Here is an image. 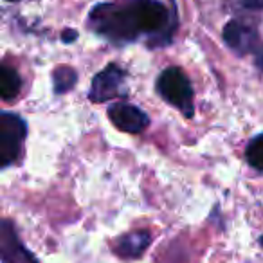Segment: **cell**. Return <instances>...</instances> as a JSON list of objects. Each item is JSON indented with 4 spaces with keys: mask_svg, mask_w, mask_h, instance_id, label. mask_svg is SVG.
I'll use <instances>...</instances> for the list:
<instances>
[{
    "mask_svg": "<svg viewBox=\"0 0 263 263\" xmlns=\"http://www.w3.org/2000/svg\"><path fill=\"white\" fill-rule=\"evenodd\" d=\"M87 26L114 45L146 38L150 47H166L175 34L177 13L159 0H126L124 4L101 2L90 9Z\"/></svg>",
    "mask_w": 263,
    "mask_h": 263,
    "instance_id": "cell-1",
    "label": "cell"
},
{
    "mask_svg": "<svg viewBox=\"0 0 263 263\" xmlns=\"http://www.w3.org/2000/svg\"><path fill=\"white\" fill-rule=\"evenodd\" d=\"M157 94L164 99L168 105L177 108L184 117L191 119L195 114V92L191 87L190 78L186 76L180 67L172 65L166 67L157 78L155 83Z\"/></svg>",
    "mask_w": 263,
    "mask_h": 263,
    "instance_id": "cell-2",
    "label": "cell"
},
{
    "mask_svg": "<svg viewBox=\"0 0 263 263\" xmlns=\"http://www.w3.org/2000/svg\"><path fill=\"white\" fill-rule=\"evenodd\" d=\"M222 38L226 45L236 56H249L254 58V67L263 72V40L258 29L252 24L241 18H233L223 26Z\"/></svg>",
    "mask_w": 263,
    "mask_h": 263,
    "instance_id": "cell-3",
    "label": "cell"
},
{
    "mask_svg": "<svg viewBox=\"0 0 263 263\" xmlns=\"http://www.w3.org/2000/svg\"><path fill=\"white\" fill-rule=\"evenodd\" d=\"M27 137V123L13 112H0V168L16 164L22 157Z\"/></svg>",
    "mask_w": 263,
    "mask_h": 263,
    "instance_id": "cell-4",
    "label": "cell"
},
{
    "mask_svg": "<svg viewBox=\"0 0 263 263\" xmlns=\"http://www.w3.org/2000/svg\"><path fill=\"white\" fill-rule=\"evenodd\" d=\"M126 70L117 63H108L92 78L88 99L92 103H106L126 96Z\"/></svg>",
    "mask_w": 263,
    "mask_h": 263,
    "instance_id": "cell-5",
    "label": "cell"
},
{
    "mask_svg": "<svg viewBox=\"0 0 263 263\" xmlns=\"http://www.w3.org/2000/svg\"><path fill=\"white\" fill-rule=\"evenodd\" d=\"M108 119L117 130L126 132V134H141L146 130L150 124V117L139 106L130 105V103H114L108 108Z\"/></svg>",
    "mask_w": 263,
    "mask_h": 263,
    "instance_id": "cell-6",
    "label": "cell"
},
{
    "mask_svg": "<svg viewBox=\"0 0 263 263\" xmlns=\"http://www.w3.org/2000/svg\"><path fill=\"white\" fill-rule=\"evenodd\" d=\"M0 247H2V263H38L33 252L18 238L15 223L8 218L2 222L0 229Z\"/></svg>",
    "mask_w": 263,
    "mask_h": 263,
    "instance_id": "cell-7",
    "label": "cell"
},
{
    "mask_svg": "<svg viewBox=\"0 0 263 263\" xmlns=\"http://www.w3.org/2000/svg\"><path fill=\"white\" fill-rule=\"evenodd\" d=\"M152 243L150 231H132L123 236H119L114 241V252H117L123 258H137L141 256Z\"/></svg>",
    "mask_w": 263,
    "mask_h": 263,
    "instance_id": "cell-8",
    "label": "cell"
},
{
    "mask_svg": "<svg viewBox=\"0 0 263 263\" xmlns=\"http://www.w3.org/2000/svg\"><path fill=\"white\" fill-rule=\"evenodd\" d=\"M22 90V78L15 67L2 63L0 67V96L4 101H13L20 96Z\"/></svg>",
    "mask_w": 263,
    "mask_h": 263,
    "instance_id": "cell-9",
    "label": "cell"
},
{
    "mask_svg": "<svg viewBox=\"0 0 263 263\" xmlns=\"http://www.w3.org/2000/svg\"><path fill=\"white\" fill-rule=\"evenodd\" d=\"M78 81V72L67 65H60L52 70V85L54 94H67L70 88H74Z\"/></svg>",
    "mask_w": 263,
    "mask_h": 263,
    "instance_id": "cell-10",
    "label": "cell"
},
{
    "mask_svg": "<svg viewBox=\"0 0 263 263\" xmlns=\"http://www.w3.org/2000/svg\"><path fill=\"white\" fill-rule=\"evenodd\" d=\"M245 162L252 170L263 173V132L249 141L247 148H245Z\"/></svg>",
    "mask_w": 263,
    "mask_h": 263,
    "instance_id": "cell-11",
    "label": "cell"
},
{
    "mask_svg": "<svg viewBox=\"0 0 263 263\" xmlns=\"http://www.w3.org/2000/svg\"><path fill=\"white\" fill-rule=\"evenodd\" d=\"M238 4L249 11H263V0H238Z\"/></svg>",
    "mask_w": 263,
    "mask_h": 263,
    "instance_id": "cell-12",
    "label": "cell"
},
{
    "mask_svg": "<svg viewBox=\"0 0 263 263\" xmlns=\"http://www.w3.org/2000/svg\"><path fill=\"white\" fill-rule=\"evenodd\" d=\"M78 40V33L74 29H70V27H67V29L62 31V42L63 44H70V42Z\"/></svg>",
    "mask_w": 263,
    "mask_h": 263,
    "instance_id": "cell-13",
    "label": "cell"
},
{
    "mask_svg": "<svg viewBox=\"0 0 263 263\" xmlns=\"http://www.w3.org/2000/svg\"><path fill=\"white\" fill-rule=\"evenodd\" d=\"M6 2H18V0H6Z\"/></svg>",
    "mask_w": 263,
    "mask_h": 263,
    "instance_id": "cell-14",
    "label": "cell"
},
{
    "mask_svg": "<svg viewBox=\"0 0 263 263\" xmlns=\"http://www.w3.org/2000/svg\"><path fill=\"white\" fill-rule=\"evenodd\" d=\"M170 2H172V4H173V6H175V0H170Z\"/></svg>",
    "mask_w": 263,
    "mask_h": 263,
    "instance_id": "cell-15",
    "label": "cell"
}]
</instances>
